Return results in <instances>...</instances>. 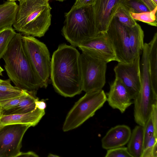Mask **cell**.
<instances>
[{"label":"cell","instance_id":"obj_7","mask_svg":"<svg viewBox=\"0 0 157 157\" xmlns=\"http://www.w3.org/2000/svg\"><path fill=\"white\" fill-rule=\"evenodd\" d=\"M82 91L102 89L105 83L107 63L84 53L80 54Z\"/></svg>","mask_w":157,"mask_h":157},{"label":"cell","instance_id":"obj_5","mask_svg":"<svg viewBox=\"0 0 157 157\" xmlns=\"http://www.w3.org/2000/svg\"><path fill=\"white\" fill-rule=\"evenodd\" d=\"M106 98L102 89L86 93L68 113L63 125V131L67 132L74 129L92 117L103 106Z\"/></svg>","mask_w":157,"mask_h":157},{"label":"cell","instance_id":"obj_26","mask_svg":"<svg viewBox=\"0 0 157 157\" xmlns=\"http://www.w3.org/2000/svg\"><path fill=\"white\" fill-rule=\"evenodd\" d=\"M28 91L24 90L21 94L0 101V105L2 111L10 109L17 105L26 96Z\"/></svg>","mask_w":157,"mask_h":157},{"label":"cell","instance_id":"obj_15","mask_svg":"<svg viewBox=\"0 0 157 157\" xmlns=\"http://www.w3.org/2000/svg\"><path fill=\"white\" fill-rule=\"evenodd\" d=\"M45 113L44 109L36 108L34 110L26 113L2 114L0 117V127L9 124H21L34 126L39 123Z\"/></svg>","mask_w":157,"mask_h":157},{"label":"cell","instance_id":"obj_1","mask_svg":"<svg viewBox=\"0 0 157 157\" xmlns=\"http://www.w3.org/2000/svg\"><path fill=\"white\" fill-rule=\"evenodd\" d=\"M50 76L56 91L71 97L82 91L80 54L75 47L59 44L51 59Z\"/></svg>","mask_w":157,"mask_h":157},{"label":"cell","instance_id":"obj_31","mask_svg":"<svg viewBox=\"0 0 157 157\" xmlns=\"http://www.w3.org/2000/svg\"><path fill=\"white\" fill-rule=\"evenodd\" d=\"M151 116L155 130L157 132V103L153 105Z\"/></svg>","mask_w":157,"mask_h":157},{"label":"cell","instance_id":"obj_25","mask_svg":"<svg viewBox=\"0 0 157 157\" xmlns=\"http://www.w3.org/2000/svg\"><path fill=\"white\" fill-rule=\"evenodd\" d=\"M157 136L154 135L144 149L141 157H157Z\"/></svg>","mask_w":157,"mask_h":157},{"label":"cell","instance_id":"obj_6","mask_svg":"<svg viewBox=\"0 0 157 157\" xmlns=\"http://www.w3.org/2000/svg\"><path fill=\"white\" fill-rule=\"evenodd\" d=\"M22 40L26 53L42 87L46 88L50 76L51 64L48 48L44 43L32 36L24 35Z\"/></svg>","mask_w":157,"mask_h":157},{"label":"cell","instance_id":"obj_13","mask_svg":"<svg viewBox=\"0 0 157 157\" xmlns=\"http://www.w3.org/2000/svg\"><path fill=\"white\" fill-rule=\"evenodd\" d=\"M106 101L112 108L124 113L132 103V100L126 88L117 78H115L107 94Z\"/></svg>","mask_w":157,"mask_h":157},{"label":"cell","instance_id":"obj_29","mask_svg":"<svg viewBox=\"0 0 157 157\" xmlns=\"http://www.w3.org/2000/svg\"><path fill=\"white\" fill-rule=\"evenodd\" d=\"M0 91L5 93L21 94L23 93L24 90L16 86H13L11 84L0 85Z\"/></svg>","mask_w":157,"mask_h":157},{"label":"cell","instance_id":"obj_40","mask_svg":"<svg viewBox=\"0 0 157 157\" xmlns=\"http://www.w3.org/2000/svg\"><path fill=\"white\" fill-rule=\"evenodd\" d=\"M154 2L156 5H157V0H152Z\"/></svg>","mask_w":157,"mask_h":157},{"label":"cell","instance_id":"obj_10","mask_svg":"<svg viewBox=\"0 0 157 157\" xmlns=\"http://www.w3.org/2000/svg\"><path fill=\"white\" fill-rule=\"evenodd\" d=\"M140 56H139L128 63H118L114 68L115 78L124 85L133 100L136 98L140 90Z\"/></svg>","mask_w":157,"mask_h":157},{"label":"cell","instance_id":"obj_22","mask_svg":"<svg viewBox=\"0 0 157 157\" xmlns=\"http://www.w3.org/2000/svg\"><path fill=\"white\" fill-rule=\"evenodd\" d=\"M157 6L151 11L139 13H130L132 18L135 20L146 23L148 25L156 27Z\"/></svg>","mask_w":157,"mask_h":157},{"label":"cell","instance_id":"obj_24","mask_svg":"<svg viewBox=\"0 0 157 157\" xmlns=\"http://www.w3.org/2000/svg\"><path fill=\"white\" fill-rule=\"evenodd\" d=\"M122 4L130 13H139L150 11L142 0H124Z\"/></svg>","mask_w":157,"mask_h":157},{"label":"cell","instance_id":"obj_37","mask_svg":"<svg viewBox=\"0 0 157 157\" xmlns=\"http://www.w3.org/2000/svg\"><path fill=\"white\" fill-rule=\"evenodd\" d=\"M48 157H59L58 156L55 155L54 154H53L51 153H50L49 154L48 156Z\"/></svg>","mask_w":157,"mask_h":157},{"label":"cell","instance_id":"obj_12","mask_svg":"<svg viewBox=\"0 0 157 157\" xmlns=\"http://www.w3.org/2000/svg\"><path fill=\"white\" fill-rule=\"evenodd\" d=\"M124 0H95L92 6L97 35L106 32L115 13Z\"/></svg>","mask_w":157,"mask_h":157},{"label":"cell","instance_id":"obj_20","mask_svg":"<svg viewBox=\"0 0 157 157\" xmlns=\"http://www.w3.org/2000/svg\"><path fill=\"white\" fill-rule=\"evenodd\" d=\"M36 91H28L26 96L16 106L2 111V115L21 114L29 113L36 108V102L38 100L36 96Z\"/></svg>","mask_w":157,"mask_h":157},{"label":"cell","instance_id":"obj_8","mask_svg":"<svg viewBox=\"0 0 157 157\" xmlns=\"http://www.w3.org/2000/svg\"><path fill=\"white\" fill-rule=\"evenodd\" d=\"M30 127L29 124H21L0 127V157L19 156L23 137Z\"/></svg>","mask_w":157,"mask_h":157},{"label":"cell","instance_id":"obj_27","mask_svg":"<svg viewBox=\"0 0 157 157\" xmlns=\"http://www.w3.org/2000/svg\"><path fill=\"white\" fill-rule=\"evenodd\" d=\"M143 127L144 149L153 136H157V132L155 130L151 115Z\"/></svg>","mask_w":157,"mask_h":157},{"label":"cell","instance_id":"obj_30","mask_svg":"<svg viewBox=\"0 0 157 157\" xmlns=\"http://www.w3.org/2000/svg\"><path fill=\"white\" fill-rule=\"evenodd\" d=\"M95 0H75L73 6L77 8L92 6Z\"/></svg>","mask_w":157,"mask_h":157},{"label":"cell","instance_id":"obj_36","mask_svg":"<svg viewBox=\"0 0 157 157\" xmlns=\"http://www.w3.org/2000/svg\"><path fill=\"white\" fill-rule=\"evenodd\" d=\"M10 80L9 78L7 80H2L0 79V85H9L11 84Z\"/></svg>","mask_w":157,"mask_h":157},{"label":"cell","instance_id":"obj_14","mask_svg":"<svg viewBox=\"0 0 157 157\" xmlns=\"http://www.w3.org/2000/svg\"><path fill=\"white\" fill-rule=\"evenodd\" d=\"M131 132L130 127L125 125L112 128L101 139L102 147L107 150L123 146L128 143Z\"/></svg>","mask_w":157,"mask_h":157},{"label":"cell","instance_id":"obj_19","mask_svg":"<svg viewBox=\"0 0 157 157\" xmlns=\"http://www.w3.org/2000/svg\"><path fill=\"white\" fill-rule=\"evenodd\" d=\"M127 147L132 157H141L144 149V127L138 125L131 132Z\"/></svg>","mask_w":157,"mask_h":157},{"label":"cell","instance_id":"obj_23","mask_svg":"<svg viewBox=\"0 0 157 157\" xmlns=\"http://www.w3.org/2000/svg\"><path fill=\"white\" fill-rule=\"evenodd\" d=\"M16 33L13 28L6 29L0 31V59L6 52L11 41Z\"/></svg>","mask_w":157,"mask_h":157},{"label":"cell","instance_id":"obj_11","mask_svg":"<svg viewBox=\"0 0 157 157\" xmlns=\"http://www.w3.org/2000/svg\"><path fill=\"white\" fill-rule=\"evenodd\" d=\"M78 47L84 53L107 63L117 61L115 52L106 32L100 33Z\"/></svg>","mask_w":157,"mask_h":157},{"label":"cell","instance_id":"obj_35","mask_svg":"<svg viewBox=\"0 0 157 157\" xmlns=\"http://www.w3.org/2000/svg\"><path fill=\"white\" fill-rule=\"evenodd\" d=\"M36 106L40 109H44L46 107V104L43 101L38 100L36 102Z\"/></svg>","mask_w":157,"mask_h":157},{"label":"cell","instance_id":"obj_28","mask_svg":"<svg viewBox=\"0 0 157 157\" xmlns=\"http://www.w3.org/2000/svg\"><path fill=\"white\" fill-rule=\"evenodd\" d=\"M105 157H132L127 147H121L107 150Z\"/></svg>","mask_w":157,"mask_h":157},{"label":"cell","instance_id":"obj_17","mask_svg":"<svg viewBox=\"0 0 157 157\" xmlns=\"http://www.w3.org/2000/svg\"><path fill=\"white\" fill-rule=\"evenodd\" d=\"M130 49L132 58L140 56L144 47V32L140 26L137 23L132 27H127Z\"/></svg>","mask_w":157,"mask_h":157},{"label":"cell","instance_id":"obj_42","mask_svg":"<svg viewBox=\"0 0 157 157\" xmlns=\"http://www.w3.org/2000/svg\"><path fill=\"white\" fill-rule=\"evenodd\" d=\"M55 0L58 1H60V2H63L66 0Z\"/></svg>","mask_w":157,"mask_h":157},{"label":"cell","instance_id":"obj_2","mask_svg":"<svg viewBox=\"0 0 157 157\" xmlns=\"http://www.w3.org/2000/svg\"><path fill=\"white\" fill-rule=\"evenodd\" d=\"M20 33H16L2 57L4 67L15 86L28 91L42 88L25 48Z\"/></svg>","mask_w":157,"mask_h":157},{"label":"cell","instance_id":"obj_32","mask_svg":"<svg viewBox=\"0 0 157 157\" xmlns=\"http://www.w3.org/2000/svg\"><path fill=\"white\" fill-rule=\"evenodd\" d=\"M21 94L18 93H5L0 91V101L18 96L21 94Z\"/></svg>","mask_w":157,"mask_h":157},{"label":"cell","instance_id":"obj_38","mask_svg":"<svg viewBox=\"0 0 157 157\" xmlns=\"http://www.w3.org/2000/svg\"><path fill=\"white\" fill-rule=\"evenodd\" d=\"M4 70V69L0 66V76H2V72Z\"/></svg>","mask_w":157,"mask_h":157},{"label":"cell","instance_id":"obj_21","mask_svg":"<svg viewBox=\"0 0 157 157\" xmlns=\"http://www.w3.org/2000/svg\"><path fill=\"white\" fill-rule=\"evenodd\" d=\"M114 17L119 22L127 27H132L137 23L131 16L130 11L122 4L118 8Z\"/></svg>","mask_w":157,"mask_h":157},{"label":"cell","instance_id":"obj_39","mask_svg":"<svg viewBox=\"0 0 157 157\" xmlns=\"http://www.w3.org/2000/svg\"><path fill=\"white\" fill-rule=\"evenodd\" d=\"M2 109L1 105H0V117L2 115Z\"/></svg>","mask_w":157,"mask_h":157},{"label":"cell","instance_id":"obj_18","mask_svg":"<svg viewBox=\"0 0 157 157\" xmlns=\"http://www.w3.org/2000/svg\"><path fill=\"white\" fill-rule=\"evenodd\" d=\"M17 7L15 1H8L0 4V31L12 28Z\"/></svg>","mask_w":157,"mask_h":157},{"label":"cell","instance_id":"obj_34","mask_svg":"<svg viewBox=\"0 0 157 157\" xmlns=\"http://www.w3.org/2000/svg\"><path fill=\"white\" fill-rule=\"evenodd\" d=\"M19 156L37 157L38 156L35 152L29 151L25 152H21Z\"/></svg>","mask_w":157,"mask_h":157},{"label":"cell","instance_id":"obj_16","mask_svg":"<svg viewBox=\"0 0 157 157\" xmlns=\"http://www.w3.org/2000/svg\"><path fill=\"white\" fill-rule=\"evenodd\" d=\"M148 44L149 73L153 92L157 96V32Z\"/></svg>","mask_w":157,"mask_h":157},{"label":"cell","instance_id":"obj_3","mask_svg":"<svg viewBox=\"0 0 157 157\" xmlns=\"http://www.w3.org/2000/svg\"><path fill=\"white\" fill-rule=\"evenodd\" d=\"M49 0H19L13 25L24 35L40 37L51 24L52 8Z\"/></svg>","mask_w":157,"mask_h":157},{"label":"cell","instance_id":"obj_4","mask_svg":"<svg viewBox=\"0 0 157 157\" xmlns=\"http://www.w3.org/2000/svg\"><path fill=\"white\" fill-rule=\"evenodd\" d=\"M62 34L71 45L78 47L97 35L92 6L77 8L73 6L65 13Z\"/></svg>","mask_w":157,"mask_h":157},{"label":"cell","instance_id":"obj_41","mask_svg":"<svg viewBox=\"0 0 157 157\" xmlns=\"http://www.w3.org/2000/svg\"><path fill=\"white\" fill-rule=\"evenodd\" d=\"M8 0L9 1H17V0L18 1L19 0Z\"/></svg>","mask_w":157,"mask_h":157},{"label":"cell","instance_id":"obj_9","mask_svg":"<svg viewBox=\"0 0 157 157\" xmlns=\"http://www.w3.org/2000/svg\"><path fill=\"white\" fill-rule=\"evenodd\" d=\"M112 43L118 63H128L133 60L126 27L114 17L106 32Z\"/></svg>","mask_w":157,"mask_h":157},{"label":"cell","instance_id":"obj_33","mask_svg":"<svg viewBox=\"0 0 157 157\" xmlns=\"http://www.w3.org/2000/svg\"><path fill=\"white\" fill-rule=\"evenodd\" d=\"M147 6L149 10L151 11L153 10L157 6L152 0H142Z\"/></svg>","mask_w":157,"mask_h":157}]
</instances>
